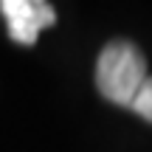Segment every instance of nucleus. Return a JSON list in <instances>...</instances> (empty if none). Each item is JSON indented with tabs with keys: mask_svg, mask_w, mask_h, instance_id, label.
<instances>
[{
	"mask_svg": "<svg viewBox=\"0 0 152 152\" xmlns=\"http://www.w3.org/2000/svg\"><path fill=\"white\" fill-rule=\"evenodd\" d=\"M147 59L132 42L115 39L99 54L96 62V87L107 102L130 107L147 82Z\"/></svg>",
	"mask_w": 152,
	"mask_h": 152,
	"instance_id": "f257e3e1",
	"label": "nucleus"
},
{
	"mask_svg": "<svg viewBox=\"0 0 152 152\" xmlns=\"http://www.w3.org/2000/svg\"><path fill=\"white\" fill-rule=\"evenodd\" d=\"M0 11L9 23V37L20 45H34L39 31L56 23V11L45 0H3Z\"/></svg>",
	"mask_w": 152,
	"mask_h": 152,
	"instance_id": "f03ea898",
	"label": "nucleus"
},
{
	"mask_svg": "<svg viewBox=\"0 0 152 152\" xmlns=\"http://www.w3.org/2000/svg\"><path fill=\"white\" fill-rule=\"evenodd\" d=\"M130 110H135L141 118L152 121V76H147V82L141 85V90H138V96L132 99Z\"/></svg>",
	"mask_w": 152,
	"mask_h": 152,
	"instance_id": "7ed1b4c3",
	"label": "nucleus"
}]
</instances>
